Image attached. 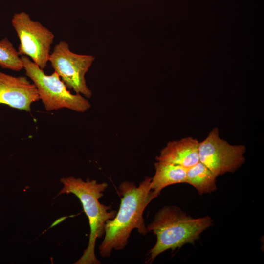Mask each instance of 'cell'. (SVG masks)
Masks as SVG:
<instances>
[{
    "instance_id": "2",
    "label": "cell",
    "mask_w": 264,
    "mask_h": 264,
    "mask_svg": "<svg viewBox=\"0 0 264 264\" xmlns=\"http://www.w3.org/2000/svg\"><path fill=\"white\" fill-rule=\"evenodd\" d=\"M213 224L208 216L193 218L179 208L166 206L158 211L147 227L156 236V242L148 253V263L168 249L174 250L185 244H194L202 232Z\"/></svg>"
},
{
    "instance_id": "11",
    "label": "cell",
    "mask_w": 264,
    "mask_h": 264,
    "mask_svg": "<svg viewBox=\"0 0 264 264\" xmlns=\"http://www.w3.org/2000/svg\"><path fill=\"white\" fill-rule=\"evenodd\" d=\"M216 178L215 174L200 161L187 169L186 183L193 186L201 195L216 190Z\"/></svg>"
},
{
    "instance_id": "6",
    "label": "cell",
    "mask_w": 264,
    "mask_h": 264,
    "mask_svg": "<svg viewBox=\"0 0 264 264\" xmlns=\"http://www.w3.org/2000/svg\"><path fill=\"white\" fill-rule=\"evenodd\" d=\"M94 59L93 55L79 54L71 51L68 44L65 41H60L54 46L49 57L54 71L66 87L86 98H90L92 95L85 76Z\"/></svg>"
},
{
    "instance_id": "3",
    "label": "cell",
    "mask_w": 264,
    "mask_h": 264,
    "mask_svg": "<svg viewBox=\"0 0 264 264\" xmlns=\"http://www.w3.org/2000/svg\"><path fill=\"white\" fill-rule=\"evenodd\" d=\"M60 181L64 186L59 195L72 193L79 198L88 218L90 228L88 246L83 255L75 264H100L94 253L96 241L104 235L106 222L113 219L117 213L115 210H111V206H106L99 201L108 184L106 182L98 183L96 180L89 179L85 181L81 178L73 176L62 178Z\"/></svg>"
},
{
    "instance_id": "10",
    "label": "cell",
    "mask_w": 264,
    "mask_h": 264,
    "mask_svg": "<svg viewBox=\"0 0 264 264\" xmlns=\"http://www.w3.org/2000/svg\"><path fill=\"white\" fill-rule=\"evenodd\" d=\"M155 174L151 178V189L157 197L166 187L186 183V168L176 164L157 161L154 163Z\"/></svg>"
},
{
    "instance_id": "1",
    "label": "cell",
    "mask_w": 264,
    "mask_h": 264,
    "mask_svg": "<svg viewBox=\"0 0 264 264\" xmlns=\"http://www.w3.org/2000/svg\"><path fill=\"white\" fill-rule=\"evenodd\" d=\"M151 180V177L146 176L138 186L129 181L119 185L122 198L115 217L105 225V238L99 248L103 258L110 257L113 250H123L133 229H137L143 235L148 232L143 214L149 203L157 197L150 188Z\"/></svg>"
},
{
    "instance_id": "5",
    "label": "cell",
    "mask_w": 264,
    "mask_h": 264,
    "mask_svg": "<svg viewBox=\"0 0 264 264\" xmlns=\"http://www.w3.org/2000/svg\"><path fill=\"white\" fill-rule=\"evenodd\" d=\"M11 23L20 42L17 51L19 55L28 57L40 68L44 69L49 61L53 33L24 11L15 13Z\"/></svg>"
},
{
    "instance_id": "8",
    "label": "cell",
    "mask_w": 264,
    "mask_h": 264,
    "mask_svg": "<svg viewBox=\"0 0 264 264\" xmlns=\"http://www.w3.org/2000/svg\"><path fill=\"white\" fill-rule=\"evenodd\" d=\"M40 100L36 87L26 77L0 71V104L30 112L31 104Z\"/></svg>"
},
{
    "instance_id": "4",
    "label": "cell",
    "mask_w": 264,
    "mask_h": 264,
    "mask_svg": "<svg viewBox=\"0 0 264 264\" xmlns=\"http://www.w3.org/2000/svg\"><path fill=\"white\" fill-rule=\"evenodd\" d=\"M21 58L25 74L36 87L47 111L66 108L84 112L90 108V104L87 98L80 94L71 93L56 72L46 75L28 57L22 56Z\"/></svg>"
},
{
    "instance_id": "9",
    "label": "cell",
    "mask_w": 264,
    "mask_h": 264,
    "mask_svg": "<svg viewBox=\"0 0 264 264\" xmlns=\"http://www.w3.org/2000/svg\"><path fill=\"white\" fill-rule=\"evenodd\" d=\"M199 143L197 139L192 137L171 141L161 150L156 160L188 169L199 162Z\"/></svg>"
},
{
    "instance_id": "12",
    "label": "cell",
    "mask_w": 264,
    "mask_h": 264,
    "mask_svg": "<svg viewBox=\"0 0 264 264\" xmlns=\"http://www.w3.org/2000/svg\"><path fill=\"white\" fill-rule=\"evenodd\" d=\"M0 66L16 71L23 69V62L18 51L6 37L0 40Z\"/></svg>"
},
{
    "instance_id": "7",
    "label": "cell",
    "mask_w": 264,
    "mask_h": 264,
    "mask_svg": "<svg viewBox=\"0 0 264 264\" xmlns=\"http://www.w3.org/2000/svg\"><path fill=\"white\" fill-rule=\"evenodd\" d=\"M245 145H231L221 138L218 128L212 129L198 146L199 161L217 177L226 173H233L245 161Z\"/></svg>"
}]
</instances>
